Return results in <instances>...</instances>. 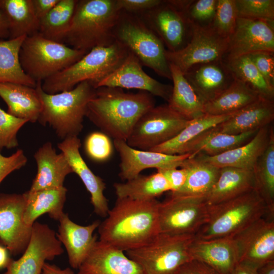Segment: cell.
Here are the masks:
<instances>
[{
    "instance_id": "ba28073f",
    "label": "cell",
    "mask_w": 274,
    "mask_h": 274,
    "mask_svg": "<svg viewBox=\"0 0 274 274\" xmlns=\"http://www.w3.org/2000/svg\"><path fill=\"white\" fill-rule=\"evenodd\" d=\"M114 37L136 56L142 65L172 79L163 43L140 16L121 11Z\"/></svg>"
},
{
    "instance_id": "9c48e42d",
    "label": "cell",
    "mask_w": 274,
    "mask_h": 274,
    "mask_svg": "<svg viewBox=\"0 0 274 274\" xmlns=\"http://www.w3.org/2000/svg\"><path fill=\"white\" fill-rule=\"evenodd\" d=\"M195 234L159 233L148 244L128 251L126 255L145 274H179L181 268L192 260L190 246Z\"/></svg>"
},
{
    "instance_id": "6da1fadb",
    "label": "cell",
    "mask_w": 274,
    "mask_h": 274,
    "mask_svg": "<svg viewBox=\"0 0 274 274\" xmlns=\"http://www.w3.org/2000/svg\"><path fill=\"white\" fill-rule=\"evenodd\" d=\"M159 202L117 198L98 227L99 240L124 252L148 244L159 233Z\"/></svg>"
},
{
    "instance_id": "816d5d0a",
    "label": "cell",
    "mask_w": 274,
    "mask_h": 274,
    "mask_svg": "<svg viewBox=\"0 0 274 274\" xmlns=\"http://www.w3.org/2000/svg\"><path fill=\"white\" fill-rule=\"evenodd\" d=\"M179 274H220L209 265L195 260L184 264Z\"/></svg>"
},
{
    "instance_id": "7a4b0ae2",
    "label": "cell",
    "mask_w": 274,
    "mask_h": 274,
    "mask_svg": "<svg viewBox=\"0 0 274 274\" xmlns=\"http://www.w3.org/2000/svg\"><path fill=\"white\" fill-rule=\"evenodd\" d=\"M155 103L147 92L100 87L88 104L86 117L109 137L126 142L137 121Z\"/></svg>"
},
{
    "instance_id": "603a6c76",
    "label": "cell",
    "mask_w": 274,
    "mask_h": 274,
    "mask_svg": "<svg viewBox=\"0 0 274 274\" xmlns=\"http://www.w3.org/2000/svg\"><path fill=\"white\" fill-rule=\"evenodd\" d=\"M184 75L204 104L218 95L234 80L223 60L196 64Z\"/></svg>"
},
{
    "instance_id": "b9f144b4",
    "label": "cell",
    "mask_w": 274,
    "mask_h": 274,
    "mask_svg": "<svg viewBox=\"0 0 274 274\" xmlns=\"http://www.w3.org/2000/svg\"><path fill=\"white\" fill-rule=\"evenodd\" d=\"M183 13L189 25H210L214 18L218 0L172 1Z\"/></svg>"
},
{
    "instance_id": "60d3db41",
    "label": "cell",
    "mask_w": 274,
    "mask_h": 274,
    "mask_svg": "<svg viewBox=\"0 0 274 274\" xmlns=\"http://www.w3.org/2000/svg\"><path fill=\"white\" fill-rule=\"evenodd\" d=\"M258 130L231 134L219 132L214 128L196 147L190 157L199 153L214 156L232 150L248 143Z\"/></svg>"
},
{
    "instance_id": "836d02e7",
    "label": "cell",
    "mask_w": 274,
    "mask_h": 274,
    "mask_svg": "<svg viewBox=\"0 0 274 274\" xmlns=\"http://www.w3.org/2000/svg\"><path fill=\"white\" fill-rule=\"evenodd\" d=\"M261 97L246 83L234 79L226 89L204 104V114L212 115L233 114Z\"/></svg>"
},
{
    "instance_id": "52a82bcc",
    "label": "cell",
    "mask_w": 274,
    "mask_h": 274,
    "mask_svg": "<svg viewBox=\"0 0 274 274\" xmlns=\"http://www.w3.org/2000/svg\"><path fill=\"white\" fill-rule=\"evenodd\" d=\"M86 53L48 39L38 32L25 37L19 59L27 75L36 82H43L74 64Z\"/></svg>"
},
{
    "instance_id": "f6af8a7d",
    "label": "cell",
    "mask_w": 274,
    "mask_h": 274,
    "mask_svg": "<svg viewBox=\"0 0 274 274\" xmlns=\"http://www.w3.org/2000/svg\"><path fill=\"white\" fill-rule=\"evenodd\" d=\"M28 121L14 116L0 107V151L19 145L17 133Z\"/></svg>"
},
{
    "instance_id": "3957f363",
    "label": "cell",
    "mask_w": 274,
    "mask_h": 274,
    "mask_svg": "<svg viewBox=\"0 0 274 274\" xmlns=\"http://www.w3.org/2000/svg\"><path fill=\"white\" fill-rule=\"evenodd\" d=\"M121 11L116 0H77L63 43L86 53L115 41Z\"/></svg>"
},
{
    "instance_id": "c3c4849f",
    "label": "cell",
    "mask_w": 274,
    "mask_h": 274,
    "mask_svg": "<svg viewBox=\"0 0 274 274\" xmlns=\"http://www.w3.org/2000/svg\"><path fill=\"white\" fill-rule=\"evenodd\" d=\"M27 158L22 149H18L12 155L6 156L0 151V184L12 172L25 165Z\"/></svg>"
},
{
    "instance_id": "8992f818",
    "label": "cell",
    "mask_w": 274,
    "mask_h": 274,
    "mask_svg": "<svg viewBox=\"0 0 274 274\" xmlns=\"http://www.w3.org/2000/svg\"><path fill=\"white\" fill-rule=\"evenodd\" d=\"M266 215L274 216L269 214L265 201L255 189L210 206L209 220L196 236L203 239L233 237Z\"/></svg>"
},
{
    "instance_id": "1f68e13d",
    "label": "cell",
    "mask_w": 274,
    "mask_h": 274,
    "mask_svg": "<svg viewBox=\"0 0 274 274\" xmlns=\"http://www.w3.org/2000/svg\"><path fill=\"white\" fill-rule=\"evenodd\" d=\"M180 167L187 169L186 181L177 192L170 196H206L216 182L220 173L218 168L195 155L185 160Z\"/></svg>"
},
{
    "instance_id": "bcb514c9",
    "label": "cell",
    "mask_w": 274,
    "mask_h": 274,
    "mask_svg": "<svg viewBox=\"0 0 274 274\" xmlns=\"http://www.w3.org/2000/svg\"><path fill=\"white\" fill-rule=\"evenodd\" d=\"M84 148L88 156L92 160L101 162L112 155L113 145L107 135L101 131L89 133L85 139Z\"/></svg>"
},
{
    "instance_id": "83f0119b",
    "label": "cell",
    "mask_w": 274,
    "mask_h": 274,
    "mask_svg": "<svg viewBox=\"0 0 274 274\" xmlns=\"http://www.w3.org/2000/svg\"><path fill=\"white\" fill-rule=\"evenodd\" d=\"M274 119L273 100L261 97L234 113L214 129L221 133L238 134L270 125Z\"/></svg>"
},
{
    "instance_id": "f546056e",
    "label": "cell",
    "mask_w": 274,
    "mask_h": 274,
    "mask_svg": "<svg viewBox=\"0 0 274 274\" xmlns=\"http://www.w3.org/2000/svg\"><path fill=\"white\" fill-rule=\"evenodd\" d=\"M0 97L11 115L31 123L38 121L42 105L36 88L16 83H0Z\"/></svg>"
},
{
    "instance_id": "9f6ffc18",
    "label": "cell",
    "mask_w": 274,
    "mask_h": 274,
    "mask_svg": "<svg viewBox=\"0 0 274 274\" xmlns=\"http://www.w3.org/2000/svg\"><path fill=\"white\" fill-rule=\"evenodd\" d=\"M7 249L0 244V269L6 268L11 258Z\"/></svg>"
},
{
    "instance_id": "8d00e7d4",
    "label": "cell",
    "mask_w": 274,
    "mask_h": 274,
    "mask_svg": "<svg viewBox=\"0 0 274 274\" xmlns=\"http://www.w3.org/2000/svg\"><path fill=\"white\" fill-rule=\"evenodd\" d=\"M26 37L0 39V83H16L36 87L37 82L24 72L19 59V50Z\"/></svg>"
},
{
    "instance_id": "db71d44e",
    "label": "cell",
    "mask_w": 274,
    "mask_h": 274,
    "mask_svg": "<svg viewBox=\"0 0 274 274\" xmlns=\"http://www.w3.org/2000/svg\"><path fill=\"white\" fill-rule=\"evenodd\" d=\"M41 274H74V271L70 267L61 269L54 264L45 262Z\"/></svg>"
},
{
    "instance_id": "f907efd6",
    "label": "cell",
    "mask_w": 274,
    "mask_h": 274,
    "mask_svg": "<svg viewBox=\"0 0 274 274\" xmlns=\"http://www.w3.org/2000/svg\"><path fill=\"white\" fill-rule=\"evenodd\" d=\"M162 173L167 180L171 187V193L179 191L184 185L188 172L183 167L172 168L164 169L157 170Z\"/></svg>"
},
{
    "instance_id": "74e56055",
    "label": "cell",
    "mask_w": 274,
    "mask_h": 274,
    "mask_svg": "<svg viewBox=\"0 0 274 274\" xmlns=\"http://www.w3.org/2000/svg\"><path fill=\"white\" fill-rule=\"evenodd\" d=\"M253 171L255 189L265 201L269 214L274 216V132Z\"/></svg>"
},
{
    "instance_id": "ac0fdd59",
    "label": "cell",
    "mask_w": 274,
    "mask_h": 274,
    "mask_svg": "<svg viewBox=\"0 0 274 274\" xmlns=\"http://www.w3.org/2000/svg\"><path fill=\"white\" fill-rule=\"evenodd\" d=\"M114 146L119 154V176L123 180L132 179L143 170L155 168L157 170L180 167L191 154L169 155L142 150L129 146L126 141L114 140Z\"/></svg>"
},
{
    "instance_id": "d4e9b609",
    "label": "cell",
    "mask_w": 274,
    "mask_h": 274,
    "mask_svg": "<svg viewBox=\"0 0 274 274\" xmlns=\"http://www.w3.org/2000/svg\"><path fill=\"white\" fill-rule=\"evenodd\" d=\"M273 132L271 124L257 131L248 143L221 154L209 156L201 153L196 155L218 167H233L253 170L259 157L266 149Z\"/></svg>"
},
{
    "instance_id": "d6a6232c",
    "label": "cell",
    "mask_w": 274,
    "mask_h": 274,
    "mask_svg": "<svg viewBox=\"0 0 274 274\" xmlns=\"http://www.w3.org/2000/svg\"><path fill=\"white\" fill-rule=\"evenodd\" d=\"M0 11L8 23L9 39L39 32L40 20L35 12L32 0H0Z\"/></svg>"
},
{
    "instance_id": "9a60e30c",
    "label": "cell",
    "mask_w": 274,
    "mask_h": 274,
    "mask_svg": "<svg viewBox=\"0 0 274 274\" xmlns=\"http://www.w3.org/2000/svg\"><path fill=\"white\" fill-rule=\"evenodd\" d=\"M24 193H0V244L13 256L22 254L30 239L32 225L23 221Z\"/></svg>"
},
{
    "instance_id": "2e32d148",
    "label": "cell",
    "mask_w": 274,
    "mask_h": 274,
    "mask_svg": "<svg viewBox=\"0 0 274 274\" xmlns=\"http://www.w3.org/2000/svg\"><path fill=\"white\" fill-rule=\"evenodd\" d=\"M138 16L157 35L167 50L178 51L188 43L190 25L182 11L172 1H162L156 7Z\"/></svg>"
},
{
    "instance_id": "30bf717a",
    "label": "cell",
    "mask_w": 274,
    "mask_h": 274,
    "mask_svg": "<svg viewBox=\"0 0 274 274\" xmlns=\"http://www.w3.org/2000/svg\"><path fill=\"white\" fill-rule=\"evenodd\" d=\"M189 121L167 104L155 106L139 119L126 143L133 148L149 150L174 138Z\"/></svg>"
},
{
    "instance_id": "484cf974",
    "label": "cell",
    "mask_w": 274,
    "mask_h": 274,
    "mask_svg": "<svg viewBox=\"0 0 274 274\" xmlns=\"http://www.w3.org/2000/svg\"><path fill=\"white\" fill-rule=\"evenodd\" d=\"M33 157L37 173L28 190L30 192L63 187L66 177L73 173L65 155L62 152L57 153L50 142L40 147Z\"/></svg>"
},
{
    "instance_id": "5bb4252c",
    "label": "cell",
    "mask_w": 274,
    "mask_h": 274,
    "mask_svg": "<svg viewBox=\"0 0 274 274\" xmlns=\"http://www.w3.org/2000/svg\"><path fill=\"white\" fill-rule=\"evenodd\" d=\"M274 216L261 218L232 237L238 263L257 269L274 260Z\"/></svg>"
},
{
    "instance_id": "7402d4cb",
    "label": "cell",
    "mask_w": 274,
    "mask_h": 274,
    "mask_svg": "<svg viewBox=\"0 0 274 274\" xmlns=\"http://www.w3.org/2000/svg\"><path fill=\"white\" fill-rule=\"evenodd\" d=\"M78 269L77 274H145L124 251L99 240Z\"/></svg>"
},
{
    "instance_id": "d590c367",
    "label": "cell",
    "mask_w": 274,
    "mask_h": 274,
    "mask_svg": "<svg viewBox=\"0 0 274 274\" xmlns=\"http://www.w3.org/2000/svg\"><path fill=\"white\" fill-rule=\"evenodd\" d=\"M117 198L138 200L156 199L163 193L171 191L170 186L160 172L150 175H139L125 183L113 185Z\"/></svg>"
},
{
    "instance_id": "4fadbf2b",
    "label": "cell",
    "mask_w": 274,
    "mask_h": 274,
    "mask_svg": "<svg viewBox=\"0 0 274 274\" xmlns=\"http://www.w3.org/2000/svg\"><path fill=\"white\" fill-rule=\"evenodd\" d=\"M64 252L56 232L47 224L35 222L28 244L17 260L11 259L4 274H41L47 260Z\"/></svg>"
},
{
    "instance_id": "4dcf8cb0",
    "label": "cell",
    "mask_w": 274,
    "mask_h": 274,
    "mask_svg": "<svg viewBox=\"0 0 274 274\" xmlns=\"http://www.w3.org/2000/svg\"><path fill=\"white\" fill-rule=\"evenodd\" d=\"M67 191V189L63 186L24 192L26 203L24 222L28 225H32L38 218L46 213L51 219L58 221L64 213L63 208Z\"/></svg>"
},
{
    "instance_id": "6f0895ef",
    "label": "cell",
    "mask_w": 274,
    "mask_h": 274,
    "mask_svg": "<svg viewBox=\"0 0 274 274\" xmlns=\"http://www.w3.org/2000/svg\"><path fill=\"white\" fill-rule=\"evenodd\" d=\"M9 32L7 20L0 11V39H9Z\"/></svg>"
},
{
    "instance_id": "f1b7e54d",
    "label": "cell",
    "mask_w": 274,
    "mask_h": 274,
    "mask_svg": "<svg viewBox=\"0 0 274 274\" xmlns=\"http://www.w3.org/2000/svg\"><path fill=\"white\" fill-rule=\"evenodd\" d=\"M255 189L253 170L224 167L220 168L218 178L205 198L208 204L213 206Z\"/></svg>"
},
{
    "instance_id": "d6986e66",
    "label": "cell",
    "mask_w": 274,
    "mask_h": 274,
    "mask_svg": "<svg viewBox=\"0 0 274 274\" xmlns=\"http://www.w3.org/2000/svg\"><path fill=\"white\" fill-rule=\"evenodd\" d=\"M140 60L130 51L121 65L96 86L121 89H135L147 92L168 101L173 86L159 82L146 74Z\"/></svg>"
},
{
    "instance_id": "f35d334b",
    "label": "cell",
    "mask_w": 274,
    "mask_h": 274,
    "mask_svg": "<svg viewBox=\"0 0 274 274\" xmlns=\"http://www.w3.org/2000/svg\"><path fill=\"white\" fill-rule=\"evenodd\" d=\"M77 2V0H60L46 16L40 20L39 33L48 39L63 43Z\"/></svg>"
},
{
    "instance_id": "ffe728a7",
    "label": "cell",
    "mask_w": 274,
    "mask_h": 274,
    "mask_svg": "<svg viewBox=\"0 0 274 274\" xmlns=\"http://www.w3.org/2000/svg\"><path fill=\"white\" fill-rule=\"evenodd\" d=\"M81 144L78 136H72L58 143L57 147L65 156L73 173L76 174L90 194V201L95 213L106 217L109 208L108 200L104 195L106 185L104 180L89 168L80 153Z\"/></svg>"
},
{
    "instance_id": "ab89813d",
    "label": "cell",
    "mask_w": 274,
    "mask_h": 274,
    "mask_svg": "<svg viewBox=\"0 0 274 274\" xmlns=\"http://www.w3.org/2000/svg\"><path fill=\"white\" fill-rule=\"evenodd\" d=\"M223 60L234 79L246 83L260 96L273 100L274 89L268 85L248 55Z\"/></svg>"
},
{
    "instance_id": "7bdbcfd3",
    "label": "cell",
    "mask_w": 274,
    "mask_h": 274,
    "mask_svg": "<svg viewBox=\"0 0 274 274\" xmlns=\"http://www.w3.org/2000/svg\"><path fill=\"white\" fill-rule=\"evenodd\" d=\"M237 18L235 0H218L211 26L219 36L229 39L235 30Z\"/></svg>"
},
{
    "instance_id": "cb8c5ba5",
    "label": "cell",
    "mask_w": 274,
    "mask_h": 274,
    "mask_svg": "<svg viewBox=\"0 0 274 274\" xmlns=\"http://www.w3.org/2000/svg\"><path fill=\"white\" fill-rule=\"evenodd\" d=\"M190 253L192 260L209 265L220 274H229L238 263L237 249L232 237L203 239L196 236Z\"/></svg>"
},
{
    "instance_id": "7c38bea8",
    "label": "cell",
    "mask_w": 274,
    "mask_h": 274,
    "mask_svg": "<svg viewBox=\"0 0 274 274\" xmlns=\"http://www.w3.org/2000/svg\"><path fill=\"white\" fill-rule=\"evenodd\" d=\"M190 36L186 45L176 51L165 50L168 63L184 74L196 64L223 60L229 39L219 36L209 26L190 25Z\"/></svg>"
},
{
    "instance_id": "11a10c76",
    "label": "cell",
    "mask_w": 274,
    "mask_h": 274,
    "mask_svg": "<svg viewBox=\"0 0 274 274\" xmlns=\"http://www.w3.org/2000/svg\"><path fill=\"white\" fill-rule=\"evenodd\" d=\"M257 270L250 266L238 263L229 274H257Z\"/></svg>"
},
{
    "instance_id": "4316f807",
    "label": "cell",
    "mask_w": 274,
    "mask_h": 274,
    "mask_svg": "<svg viewBox=\"0 0 274 274\" xmlns=\"http://www.w3.org/2000/svg\"><path fill=\"white\" fill-rule=\"evenodd\" d=\"M233 114L222 115L204 114L190 120L174 138L148 151L169 155L191 154L212 129L228 119Z\"/></svg>"
},
{
    "instance_id": "277c9868",
    "label": "cell",
    "mask_w": 274,
    "mask_h": 274,
    "mask_svg": "<svg viewBox=\"0 0 274 274\" xmlns=\"http://www.w3.org/2000/svg\"><path fill=\"white\" fill-rule=\"evenodd\" d=\"M129 52L116 40L110 45L94 48L74 64L43 81L42 89L46 93L55 94L70 90L85 81L96 89L121 65Z\"/></svg>"
},
{
    "instance_id": "e0dca14e",
    "label": "cell",
    "mask_w": 274,
    "mask_h": 274,
    "mask_svg": "<svg viewBox=\"0 0 274 274\" xmlns=\"http://www.w3.org/2000/svg\"><path fill=\"white\" fill-rule=\"evenodd\" d=\"M258 52H274L273 25L263 20L238 17L223 60Z\"/></svg>"
},
{
    "instance_id": "5b68a950",
    "label": "cell",
    "mask_w": 274,
    "mask_h": 274,
    "mask_svg": "<svg viewBox=\"0 0 274 274\" xmlns=\"http://www.w3.org/2000/svg\"><path fill=\"white\" fill-rule=\"evenodd\" d=\"M42 82H37L35 87L42 105L38 122L43 126L48 124L62 140L78 136L83 129L87 106L96 89L85 81L70 90L48 94L42 90Z\"/></svg>"
},
{
    "instance_id": "f5cc1de1",
    "label": "cell",
    "mask_w": 274,
    "mask_h": 274,
    "mask_svg": "<svg viewBox=\"0 0 274 274\" xmlns=\"http://www.w3.org/2000/svg\"><path fill=\"white\" fill-rule=\"evenodd\" d=\"M60 0H32L36 16L39 20L46 16Z\"/></svg>"
},
{
    "instance_id": "44dd1931",
    "label": "cell",
    "mask_w": 274,
    "mask_h": 274,
    "mask_svg": "<svg viewBox=\"0 0 274 274\" xmlns=\"http://www.w3.org/2000/svg\"><path fill=\"white\" fill-rule=\"evenodd\" d=\"M58 221L57 237L66 250L70 266L78 269L97 241L93 232L100 222L95 220L88 225H80L71 220L66 213Z\"/></svg>"
},
{
    "instance_id": "8fae6325",
    "label": "cell",
    "mask_w": 274,
    "mask_h": 274,
    "mask_svg": "<svg viewBox=\"0 0 274 274\" xmlns=\"http://www.w3.org/2000/svg\"><path fill=\"white\" fill-rule=\"evenodd\" d=\"M209 212L205 196H170L159 204V233L196 235L208 222Z\"/></svg>"
},
{
    "instance_id": "681fc988",
    "label": "cell",
    "mask_w": 274,
    "mask_h": 274,
    "mask_svg": "<svg viewBox=\"0 0 274 274\" xmlns=\"http://www.w3.org/2000/svg\"><path fill=\"white\" fill-rule=\"evenodd\" d=\"M118 9L123 12L140 14L161 3V0H116Z\"/></svg>"
},
{
    "instance_id": "e575fe53",
    "label": "cell",
    "mask_w": 274,
    "mask_h": 274,
    "mask_svg": "<svg viewBox=\"0 0 274 274\" xmlns=\"http://www.w3.org/2000/svg\"><path fill=\"white\" fill-rule=\"evenodd\" d=\"M173 86L167 105L175 111L190 120L204 114V102L175 65L169 63Z\"/></svg>"
},
{
    "instance_id": "680465c9",
    "label": "cell",
    "mask_w": 274,
    "mask_h": 274,
    "mask_svg": "<svg viewBox=\"0 0 274 274\" xmlns=\"http://www.w3.org/2000/svg\"><path fill=\"white\" fill-rule=\"evenodd\" d=\"M257 274H274V260L270 261L259 267Z\"/></svg>"
},
{
    "instance_id": "ee69618b",
    "label": "cell",
    "mask_w": 274,
    "mask_h": 274,
    "mask_svg": "<svg viewBox=\"0 0 274 274\" xmlns=\"http://www.w3.org/2000/svg\"><path fill=\"white\" fill-rule=\"evenodd\" d=\"M238 17L263 20L273 25V0H235Z\"/></svg>"
},
{
    "instance_id": "7dc6e473",
    "label": "cell",
    "mask_w": 274,
    "mask_h": 274,
    "mask_svg": "<svg viewBox=\"0 0 274 274\" xmlns=\"http://www.w3.org/2000/svg\"><path fill=\"white\" fill-rule=\"evenodd\" d=\"M274 52H258L248 55L268 85L274 89Z\"/></svg>"
}]
</instances>
